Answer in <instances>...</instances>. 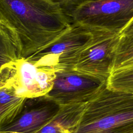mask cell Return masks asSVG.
Here are the masks:
<instances>
[{"instance_id": "obj_12", "label": "cell", "mask_w": 133, "mask_h": 133, "mask_svg": "<svg viewBox=\"0 0 133 133\" xmlns=\"http://www.w3.org/2000/svg\"><path fill=\"white\" fill-rule=\"evenodd\" d=\"M51 77L50 73L44 70H38L36 76V84L40 91L43 92L50 89L51 84Z\"/></svg>"}, {"instance_id": "obj_13", "label": "cell", "mask_w": 133, "mask_h": 133, "mask_svg": "<svg viewBox=\"0 0 133 133\" xmlns=\"http://www.w3.org/2000/svg\"><path fill=\"white\" fill-rule=\"evenodd\" d=\"M59 4L67 14L81 4L94 0H51Z\"/></svg>"}, {"instance_id": "obj_10", "label": "cell", "mask_w": 133, "mask_h": 133, "mask_svg": "<svg viewBox=\"0 0 133 133\" xmlns=\"http://www.w3.org/2000/svg\"><path fill=\"white\" fill-rule=\"evenodd\" d=\"M92 82L76 75H69L60 77L54 83V88L58 92H77L91 86Z\"/></svg>"}, {"instance_id": "obj_1", "label": "cell", "mask_w": 133, "mask_h": 133, "mask_svg": "<svg viewBox=\"0 0 133 133\" xmlns=\"http://www.w3.org/2000/svg\"><path fill=\"white\" fill-rule=\"evenodd\" d=\"M0 18L18 34L25 57L55 41L72 24L62 8L51 0H0Z\"/></svg>"}, {"instance_id": "obj_4", "label": "cell", "mask_w": 133, "mask_h": 133, "mask_svg": "<svg viewBox=\"0 0 133 133\" xmlns=\"http://www.w3.org/2000/svg\"><path fill=\"white\" fill-rule=\"evenodd\" d=\"M119 40V33L97 30L93 38L81 48L60 57L58 61L80 66L86 72L98 66L100 79L107 82Z\"/></svg>"}, {"instance_id": "obj_6", "label": "cell", "mask_w": 133, "mask_h": 133, "mask_svg": "<svg viewBox=\"0 0 133 133\" xmlns=\"http://www.w3.org/2000/svg\"><path fill=\"white\" fill-rule=\"evenodd\" d=\"M1 57L8 60H19L22 56V46L16 30L4 19L0 18Z\"/></svg>"}, {"instance_id": "obj_11", "label": "cell", "mask_w": 133, "mask_h": 133, "mask_svg": "<svg viewBox=\"0 0 133 133\" xmlns=\"http://www.w3.org/2000/svg\"><path fill=\"white\" fill-rule=\"evenodd\" d=\"M115 63L122 70L133 69V41L120 39L115 56Z\"/></svg>"}, {"instance_id": "obj_7", "label": "cell", "mask_w": 133, "mask_h": 133, "mask_svg": "<svg viewBox=\"0 0 133 133\" xmlns=\"http://www.w3.org/2000/svg\"><path fill=\"white\" fill-rule=\"evenodd\" d=\"M49 114L50 111L47 109L26 112L5 131L10 133H29L45 122H48L51 115Z\"/></svg>"}, {"instance_id": "obj_5", "label": "cell", "mask_w": 133, "mask_h": 133, "mask_svg": "<svg viewBox=\"0 0 133 133\" xmlns=\"http://www.w3.org/2000/svg\"><path fill=\"white\" fill-rule=\"evenodd\" d=\"M97 30L72 23L69 29L55 41L27 57L29 60L60 56L74 51L84 45L95 35Z\"/></svg>"}, {"instance_id": "obj_8", "label": "cell", "mask_w": 133, "mask_h": 133, "mask_svg": "<svg viewBox=\"0 0 133 133\" xmlns=\"http://www.w3.org/2000/svg\"><path fill=\"white\" fill-rule=\"evenodd\" d=\"M106 86L113 90L133 94V69L112 72Z\"/></svg>"}, {"instance_id": "obj_2", "label": "cell", "mask_w": 133, "mask_h": 133, "mask_svg": "<svg viewBox=\"0 0 133 133\" xmlns=\"http://www.w3.org/2000/svg\"><path fill=\"white\" fill-rule=\"evenodd\" d=\"M72 23L119 33L133 19V0H94L67 14Z\"/></svg>"}, {"instance_id": "obj_9", "label": "cell", "mask_w": 133, "mask_h": 133, "mask_svg": "<svg viewBox=\"0 0 133 133\" xmlns=\"http://www.w3.org/2000/svg\"><path fill=\"white\" fill-rule=\"evenodd\" d=\"M18 66V75L21 85L28 90L29 94L40 92L36 84L38 71L36 65L29 60L20 59Z\"/></svg>"}, {"instance_id": "obj_14", "label": "cell", "mask_w": 133, "mask_h": 133, "mask_svg": "<svg viewBox=\"0 0 133 133\" xmlns=\"http://www.w3.org/2000/svg\"><path fill=\"white\" fill-rule=\"evenodd\" d=\"M120 39L126 41H133V19L119 33Z\"/></svg>"}, {"instance_id": "obj_3", "label": "cell", "mask_w": 133, "mask_h": 133, "mask_svg": "<svg viewBox=\"0 0 133 133\" xmlns=\"http://www.w3.org/2000/svg\"><path fill=\"white\" fill-rule=\"evenodd\" d=\"M99 102L98 119L80 133H133V94L106 87Z\"/></svg>"}]
</instances>
